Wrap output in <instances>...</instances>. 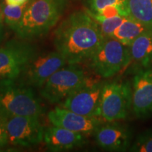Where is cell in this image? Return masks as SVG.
Masks as SVG:
<instances>
[{"label":"cell","mask_w":152,"mask_h":152,"mask_svg":"<svg viewBox=\"0 0 152 152\" xmlns=\"http://www.w3.org/2000/svg\"><path fill=\"white\" fill-rule=\"evenodd\" d=\"M104 39L99 25L88 11H77L55 30L53 42L68 64L77 65L89 61Z\"/></svg>","instance_id":"cell-1"},{"label":"cell","mask_w":152,"mask_h":152,"mask_svg":"<svg viewBox=\"0 0 152 152\" xmlns=\"http://www.w3.org/2000/svg\"><path fill=\"white\" fill-rule=\"evenodd\" d=\"M66 3V0H29L23 16L14 31L25 40L46 35L60 20Z\"/></svg>","instance_id":"cell-2"},{"label":"cell","mask_w":152,"mask_h":152,"mask_svg":"<svg viewBox=\"0 0 152 152\" xmlns=\"http://www.w3.org/2000/svg\"><path fill=\"white\" fill-rule=\"evenodd\" d=\"M42 113L43 108L28 85L15 80L0 81V116L39 118Z\"/></svg>","instance_id":"cell-3"},{"label":"cell","mask_w":152,"mask_h":152,"mask_svg":"<svg viewBox=\"0 0 152 152\" xmlns=\"http://www.w3.org/2000/svg\"><path fill=\"white\" fill-rule=\"evenodd\" d=\"M92 71L107 79L116 75L130 64L129 47L117 39L106 37L89 59Z\"/></svg>","instance_id":"cell-4"},{"label":"cell","mask_w":152,"mask_h":152,"mask_svg":"<svg viewBox=\"0 0 152 152\" xmlns=\"http://www.w3.org/2000/svg\"><path fill=\"white\" fill-rule=\"evenodd\" d=\"M68 64L52 74L41 87V95L52 104L61 103L90 80L83 69Z\"/></svg>","instance_id":"cell-5"},{"label":"cell","mask_w":152,"mask_h":152,"mask_svg":"<svg viewBox=\"0 0 152 152\" xmlns=\"http://www.w3.org/2000/svg\"><path fill=\"white\" fill-rule=\"evenodd\" d=\"M132 85L130 82L104 83L101 94V118L106 122L124 120L132 111Z\"/></svg>","instance_id":"cell-6"},{"label":"cell","mask_w":152,"mask_h":152,"mask_svg":"<svg viewBox=\"0 0 152 152\" xmlns=\"http://www.w3.org/2000/svg\"><path fill=\"white\" fill-rule=\"evenodd\" d=\"M37 54L36 47L27 40L7 42L0 47V81L16 80Z\"/></svg>","instance_id":"cell-7"},{"label":"cell","mask_w":152,"mask_h":152,"mask_svg":"<svg viewBox=\"0 0 152 152\" xmlns=\"http://www.w3.org/2000/svg\"><path fill=\"white\" fill-rule=\"evenodd\" d=\"M8 137V143L13 145L30 147L44 140L43 126L39 118L9 115L0 116Z\"/></svg>","instance_id":"cell-8"},{"label":"cell","mask_w":152,"mask_h":152,"mask_svg":"<svg viewBox=\"0 0 152 152\" xmlns=\"http://www.w3.org/2000/svg\"><path fill=\"white\" fill-rule=\"evenodd\" d=\"M66 65H68L67 61L57 51L37 54L20 77L24 85L41 87L52 74Z\"/></svg>","instance_id":"cell-9"},{"label":"cell","mask_w":152,"mask_h":152,"mask_svg":"<svg viewBox=\"0 0 152 152\" xmlns=\"http://www.w3.org/2000/svg\"><path fill=\"white\" fill-rule=\"evenodd\" d=\"M104 83L90 80L61 103L62 107L87 116L100 117V102Z\"/></svg>","instance_id":"cell-10"},{"label":"cell","mask_w":152,"mask_h":152,"mask_svg":"<svg viewBox=\"0 0 152 152\" xmlns=\"http://www.w3.org/2000/svg\"><path fill=\"white\" fill-rule=\"evenodd\" d=\"M132 85V112L138 119L152 115V65L134 73Z\"/></svg>","instance_id":"cell-11"},{"label":"cell","mask_w":152,"mask_h":152,"mask_svg":"<svg viewBox=\"0 0 152 152\" xmlns=\"http://www.w3.org/2000/svg\"><path fill=\"white\" fill-rule=\"evenodd\" d=\"M47 118L53 125L80 133L85 135L94 134L104 121L98 116H87L57 106L48 113Z\"/></svg>","instance_id":"cell-12"},{"label":"cell","mask_w":152,"mask_h":152,"mask_svg":"<svg viewBox=\"0 0 152 152\" xmlns=\"http://www.w3.org/2000/svg\"><path fill=\"white\" fill-rule=\"evenodd\" d=\"M94 134L99 147L106 151H125L132 144L130 129L115 121L102 123Z\"/></svg>","instance_id":"cell-13"},{"label":"cell","mask_w":152,"mask_h":152,"mask_svg":"<svg viewBox=\"0 0 152 152\" xmlns=\"http://www.w3.org/2000/svg\"><path fill=\"white\" fill-rule=\"evenodd\" d=\"M85 134L53 125L44 133V142L47 149L52 151H61L73 149L85 143Z\"/></svg>","instance_id":"cell-14"},{"label":"cell","mask_w":152,"mask_h":152,"mask_svg":"<svg viewBox=\"0 0 152 152\" xmlns=\"http://www.w3.org/2000/svg\"><path fill=\"white\" fill-rule=\"evenodd\" d=\"M130 64L135 72L152 65V28L137 37L129 46Z\"/></svg>","instance_id":"cell-15"},{"label":"cell","mask_w":152,"mask_h":152,"mask_svg":"<svg viewBox=\"0 0 152 152\" xmlns=\"http://www.w3.org/2000/svg\"><path fill=\"white\" fill-rule=\"evenodd\" d=\"M151 28L152 26H147L127 16L122 23L115 30L111 37L129 47L137 37Z\"/></svg>","instance_id":"cell-16"},{"label":"cell","mask_w":152,"mask_h":152,"mask_svg":"<svg viewBox=\"0 0 152 152\" xmlns=\"http://www.w3.org/2000/svg\"><path fill=\"white\" fill-rule=\"evenodd\" d=\"M128 16L152 26V0H126Z\"/></svg>","instance_id":"cell-17"},{"label":"cell","mask_w":152,"mask_h":152,"mask_svg":"<svg viewBox=\"0 0 152 152\" xmlns=\"http://www.w3.org/2000/svg\"><path fill=\"white\" fill-rule=\"evenodd\" d=\"M28 2L21 6H11L5 2L1 4V9L4 20L13 30L17 27L23 16Z\"/></svg>","instance_id":"cell-18"},{"label":"cell","mask_w":152,"mask_h":152,"mask_svg":"<svg viewBox=\"0 0 152 152\" xmlns=\"http://www.w3.org/2000/svg\"><path fill=\"white\" fill-rule=\"evenodd\" d=\"M87 11L99 25L102 33L105 38L111 37L115 30L122 23L125 17H127L123 16H116L110 17V18H104V17H101L92 14L89 10Z\"/></svg>","instance_id":"cell-19"},{"label":"cell","mask_w":152,"mask_h":152,"mask_svg":"<svg viewBox=\"0 0 152 152\" xmlns=\"http://www.w3.org/2000/svg\"><path fill=\"white\" fill-rule=\"evenodd\" d=\"M133 152H152V130L140 133L129 149Z\"/></svg>","instance_id":"cell-20"},{"label":"cell","mask_w":152,"mask_h":152,"mask_svg":"<svg viewBox=\"0 0 152 152\" xmlns=\"http://www.w3.org/2000/svg\"><path fill=\"white\" fill-rule=\"evenodd\" d=\"M89 6L91 13L97 14L104 9L109 7H118L126 13V0H89Z\"/></svg>","instance_id":"cell-21"},{"label":"cell","mask_w":152,"mask_h":152,"mask_svg":"<svg viewBox=\"0 0 152 152\" xmlns=\"http://www.w3.org/2000/svg\"><path fill=\"white\" fill-rule=\"evenodd\" d=\"M8 144V137L3 123L0 120V148L4 147Z\"/></svg>","instance_id":"cell-22"},{"label":"cell","mask_w":152,"mask_h":152,"mask_svg":"<svg viewBox=\"0 0 152 152\" xmlns=\"http://www.w3.org/2000/svg\"><path fill=\"white\" fill-rule=\"evenodd\" d=\"M29 0H4L7 4L11 6H21L28 3Z\"/></svg>","instance_id":"cell-23"},{"label":"cell","mask_w":152,"mask_h":152,"mask_svg":"<svg viewBox=\"0 0 152 152\" xmlns=\"http://www.w3.org/2000/svg\"><path fill=\"white\" fill-rule=\"evenodd\" d=\"M4 35V32L3 26L0 23V42H1V40L3 39Z\"/></svg>","instance_id":"cell-24"}]
</instances>
